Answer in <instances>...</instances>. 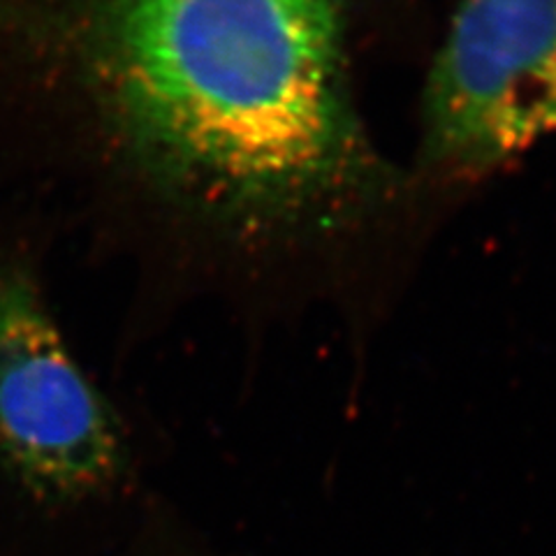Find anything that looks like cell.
<instances>
[{"label": "cell", "mask_w": 556, "mask_h": 556, "mask_svg": "<svg viewBox=\"0 0 556 556\" xmlns=\"http://www.w3.org/2000/svg\"><path fill=\"white\" fill-rule=\"evenodd\" d=\"M45 22L116 142L172 193L247 225H329L378 193L343 0H56Z\"/></svg>", "instance_id": "cell-1"}, {"label": "cell", "mask_w": 556, "mask_h": 556, "mask_svg": "<svg viewBox=\"0 0 556 556\" xmlns=\"http://www.w3.org/2000/svg\"><path fill=\"white\" fill-rule=\"evenodd\" d=\"M556 135V0H462L422 100V163L478 179Z\"/></svg>", "instance_id": "cell-2"}, {"label": "cell", "mask_w": 556, "mask_h": 556, "mask_svg": "<svg viewBox=\"0 0 556 556\" xmlns=\"http://www.w3.org/2000/svg\"><path fill=\"white\" fill-rule=\"evenodd\" d=\"M0 457L47 498L108 486L124 445L110 406L70 351L40 286L0 257Z\"/></svg>", "instance_id": "cell-3"}]
</instances>
